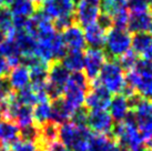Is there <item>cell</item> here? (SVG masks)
Returning a JSON list of instances; mask_svg holds the SVG:
<instances>
[{"label":"cell","instance_id":"cell-11","mask_svg":"<svg viewBox=\"0 0 152 151\" xmlns=\"http://www.w3.org/2000/svg\"><path fill=\"white\" fill-rule=\"evenodd\" d=\"M60 36L62 38L64 46L67 47L69 51H83L87 46L83 30L81 28V26L76 22L69 26L64 31H61Z\"/></svg>","mask_w":152,"mask_h":151},{"label":"cell","instance_id":"cell-19","mask_svg":"<svg viewBox=\"0 0 152 151\" xmlns=\"http://www.w3.org/2000/svg\"><path fill=\"white\" fill-rule=\"evenodd\" d=\"M108 108H109L110 116L115 122L122 121L128 111L130 110L127 97L123 96L122 93H118L113 98H111V101H110V105Z\"/></svg>","mask_w":152,"mask_h":151},{"label":"cell","instance_id":"cell-29","mask_svg":"<svg viewBox=\"0 0 152 151\" xmlns=\"http://www.w3.org/2000/svg\"><path fill=\"white\" fill-rule=\"evenodd\" d=\"M138 60H139V56L137 55L135 52H133L131 49L128 52H126L124 55H122L121 57H119L117 59V61L119 62L120 67L122 68L124 72L133 69L134 66L137 65V62H138Z\"/></svg>","mask_w":152,"mask_h":151},{"label":"cell","instance_id":"cell-20","mask_svg":"<svg viewBox=\"0 0 152 151\" xmlns=\"http://www.w3.org/2000/svg\"><path fill=\"white\" fill-rule=\"evenodd\" d=\"M20 139V128L12 121L0 120V142L11 147V144Z\"/></svg>","mask_w":152,"mask_h":151},{"label":"cell","instance_id":"cell-4","mask_svg":"<svg viewBox=\"0 0 152 151\" xmlns=\"http://www.w3.org/2000/svg\"><path fill=\"white\" fill-rule=\"evenodd\" d=\"M69 71L61 61H52L48 65L46 92L50 100H55L64 95V89L69 79Z\"/></svg>","mask_w":152,"mask_h":151},{"label":"cell","instance_id":"cell-9","mask_svg":"<svg viewBox=\"0 0 152 151\" xmlns=\"http://www.w3.org/2000/svg\"><path fill=\"white\" fill-rule=\"evenodd\" d=\"M87 127L94 133L110 136L113 119L107 110H90L87 117Z\"/></svg>","mask_w":152,"mask_h":151},{"label":"cell","instance_id":"cell-44","mask_svg":"<svg viewBox=\"0 0 152 151\" xmlns=\"http://www.w3.org/2000/svg\"><path fill=\"white\" fill-rule=\"evenodd\" d=\"M34 1H36V2H37V4H38V2H39V0H34ZM38 6H39V4H38Z\"/></svg>","mask_w":152,"mask_h":151},{"label":"cell","instance_id":"cell-36","mask_svg":"<svg viewBox=\"0 0 152 151\" xmlns=\"http://www.w3.org/2000/svg\"><path fill=\"white\" fill-rule=\"evenodd\" d=\"M41 151H68V149L60 141L56 140L53 142L49 143L48 146H46Z\"/></svg>","mask_w":152,"mask_h":151},{"label":"cell","instance_id":"cell-16","mask_svg":"<svg viewBox=\"0 0 152 151\" xmlns=\"http://www.w3.org/2000/svg\"><path fill=\"white\" fill-rule=\"evenodd\" d=\"M8 80L13 90L19 91L27 87L30 82V72L28 67H26L25 65H18L16 67L11 68V70L9 71Z\"/></svg>","mask_w":152,"mask_h":151},{"label":"cell","instance_id":"cell-13","mask_svg":"<svg viewBox=\"0 0 152 151\" xmlns=\"http://www.w3.org/2000/svg\"><path fill=\"white\" fill-rule=\"evenodd\" d=\"M152 26V11H142V12H130L128 21L127 30L129 32H142L149 31Z\"/></svg>","mask_w":152,"mask_h":151},{"label":"cell","instance_id":"cell-42","mask_svg":"<svg viewBox=\"0 0 152 151\" xmlns=\"http://www.w3.org/2000/svg\"><path fill=\"white\" fill-rule=\"evenodd\" d=\"M149 6H150V10L152 11V0H149Z\"/></svg>","mask_w":152,"mask_h":151},{"label":"cell","instance_id":"cell-7","mask_svg":"<svg viewBox=\"0 0 152 151\" xmlns=\"http://www.w3.org/2000/svg\"><path fill=\"white\" fill-rule=\"evenodd\" d=\"M137 127L143 140L152 137V101L143 98L134 109Z\"/></svg>","mask_w":152,"mask_h":151},{"label":"cell","instance_id":"cell-31","mask_svg":"<svg viewBox=\"0 0 152 151\" xmlns=\"http://www.w3.org/2000/svg\"><path fill=\"white\" fill-rule=\"evenodd\" d=\"M129 16H130V11L128 10V8L119 10L118 12H115L112 16L113 27H115V28H121V29H127Z\"/></svg>","mask_w":152,"mask_h":151},{"label":"cell","instance_id":"cell-25","mask_svg":"<svg viewBox=\"0 0 152 151\" xmlns=\"http://www.w3.org/2000/svg\"><path fill=\"white\" fill-rule=\"evenodd\" d=\"M12 122H15L19 128H25L27 126L32 125L34 123L32 107L25 105L19 106L16 113H15V116H13Z\"/></svg>","mask_w":152,"mask_h":151},{"label":"cell","instance_id":"cell-40","mask_svg":"<svg viewBox=\"0 0 152 151\" xmlns=\"http://www.w3.org/2000/svg\"><path fill=\"white\" fill-rule=\"evenodd\" d=\"M137 151H152V149H150L149 147H143L142 146V147H140Z\"/></svg>","mask_w":152,"mask_h":151},{"label":"cell","instance_id":"cell-3","mask_svg":"<svg viewBox=\"0 0 152 151\" xmlns=\"http://www.w3.org/2000/svg\"><path fill=\"white\" fill-rule=\"evenodd\" d=\"M104 54L110 59L117 60L131 49V34L127 29L112 27L108 30L104 43Z\"/></svg>","mask_w":152,"mask_h":151},{"label":"cell","instance_id":"cell-38","mask_svg":"<svg viewBox=\"0 0 152 151\" xmlns=\"http://www.w3.org/2000/svg\"><path fill=\"white\" fill-rule=\"evenodd\" d=\"M143 59L144 60H147L148 62H150L152 65V45L150 47H149L147 50L143 52Z\"/></svg>","mask_w":152,"mask_h":151},{"label":"cell","instance_id":"cell-12","mask_svg":"<svg viewBox=\"0 0 152 151\" xmlns=\"http://www.w3.org/2000/svg\"><path fill=\"white\" fill-rule=\"evenodd\" d=\"M108 30H106L98 22L85 27V40L86 45H88L92 49H103L106 43V37Z\"/></svg>","mask_w":152,"mask_h":151},{"label":"cell","instance_id":"cell-17","mask_svg":"<svg viewBox=\"0 0 152 151\" xmlns=\"http://www.w3.org/2000/svg\"><path fill=\"white\" fill-rule=\"evenodd\" d=\"M8 8L12 17L28 19L38 10L39 6L34 0H11Z\"/></svg>","mask_w":152,"mask_h":151},{"label":"cell","instance_id":"cell-8","mask_svg":"<svg viewBox=\"0 0 152 151\" xmlns=\"http://www.w3.org/2000/svg\"><path fill=\"white\" fill-rule=\"evenodd\" d=\"M100 13V4L92 2L89 0H78L75 11V20L79 26L87 27L91 23L97 22Z\"/></svg>","mask_w":152,"mask_h":151},{"label":"cell","instance_id":"cell-21","mask_svg":"<svg viewBox=\"0 0 152 151\" xmlns=\"http://www.w3.org/2000/svg\"><path fill=\"white\" fill-rule=\"evenodd\" d=\"M61 63L66 67L68 71H82L85 66V54L83 51H69L61 59Z\"/></svg>","mask_w":152,"mask_h":151},{"label":"cell","instance_id":"cell-6","mask_svg":"<svg viewBox=\"0 0 152 151\" xmlns=\"http://www.w3.org/2000/svg\"><path fill=\"white\" fill-rule=\"evenodd\" d=\"M111 92L108 91L98 80L90 82V88L86 95V108L90 110H107L111 101Z\"/></svg>","mask_w":152,"mask_h":151},{"label":"cell","instance_id":"cell-2","mask_svg":"<svg viewBox=\"0 0 152 151\" xmlns=\"http://www.w3.org/2000/svg\"><path fill=\"white\" fill-rule=\"evenodd\" d=\"M98 82L102 84L111 93H122L127 84L126 73L117 60L109 59L102 66L98 76Z\"/></svg>","mask_w":152,"mask_h":151},{"label":"cell","instance_id":"cell-24","mask_svg":"<svg viewBox=\"0 0 152 151\" xmlns=\"http://www.w3.org/2000/svg\"><path fill=\"white\" fill-rule=\"evenodd\" d=\"M34 112V122H36V126H42L45 123L51 120V103L50 100L41 101L38 102L34 109H32Z\"/></svg>","mask_w":152,"mask_h":151},{"label":"cell","instance_id":"cell-35","mask_svg":"<svg viewBox=\"0 0 152 151\" xmlns=\"http://www.w3.org/2000/svg\"><path fill=\"white\" fill-rule=\"evenodd\" d=\"M10 151H38V148L36 146V143L22 141L19 139L13 144H11Z\"/></svg>","mask_w":152,"mask_h":151},{"label":"cell","instance_id":"cell-43","mask_svg":"<svg viewBox=\"0 0 152 151\" xmlns=\"http://www.w3.org/2000/svg\"><path fill=\"white\" fill-rule=\"evenodd\" d=\"M4 1L6 0H0V6H4Z\"/></svg>","mask_w":152,"mask_h":151},{"label":"cell","instance_id":"cell-23","mask_svg":"<svg viewBox=\"0 0 152 151\" xmlns=\"http://www.w3.org/2000/svg\"><path fill=\"white\" fill-rule=\"evenodd\" d=\"M114 144L115 141L109 136L102 133H92L89 140L87 151H110Z\"/></svg>","mask_w":152,"mask_h":151},{"label":"cell","instance_id":"cell-39","mask_svg":"<svg viewBox=\"0 0 152 151\" xmlns=\"http://www.w3.org/2000/svg\"><path fill=\"white\" fill-rule=\"evenodd\" d=\"M110 151H126V150H123L122 148L120 147V146H119L118 143L115 142V144H114L113 147H112L111 149H110Z\"/></svg>","mask_w":152,"mask_h":151},{"label":"cell","instance_id":"cell-26","mask_svg":"<svg viewBox=\"0 0 152 151\" xmlns=\"http://www.w3.org/2000/svg\"><path fill=\"white\" fill-rule=\"evenodd\" d=\"M0 31L6 37H11L16 31L12 25V15L6 6H0Z\"/></svg>","mask_w":152,"mask_h":151},{"label":"cell","instance_id":"cell-15","mask_svg":"<svg viewBox=\"0 0 152 151\" xmlns=\"http://www.w3.org/2000/svg\"><path fill=\"white\" fill-rule=\"evenodd\" d=\"M0 55L7 59L10 68H13L21 63V55L13 36L6 37L0 41Z\"/></svg>","mask_w":152,"mask_h":151},{"label":"cell","instance_id":"cell-1","mask_svg":"<svg viewBox=\"0 0 152 151\" xmlns=\"http://www.w3.org/2000/svg\"><path fill=\"white\" fill-rule=\"evenodd\" d=\"M126 81L135 92L152 101V65L139 59L133 69L127 71Z\"/></svg>","mask_w":152,"mask_h":151},{"label":"cell","instance_id":"cell-37","mask_svg":"<svg viewBox=\"0 0 152 151\" xmlns=\"http://www.w3.org/2000/svg\"><path fill=\"white\" fill-rule=\"evenodd\" d=\"M10 66H9L7 59L4 58V56L0 55V77H4V76H7L10 71Z\"/></svg>","mask_w":152,"mask_h":151},{"label":"cell","instance_id":"cell-34","mask_svg":"<svg viewBox=\"0 0 152 151\" xmlns=\"http://www.w3.org/2000/svg\"><path fill=\"white\" fill-rule=\"evenodd\" d=\"M88 109L86 107H81L77 109L71 117V121L77 126H87V117H88Z\"/></svg>","mask_w":152,"mask_h":151},{"label":"cell","instance_id":"cell-18","mask_svg":"<svg viewBox=\"0 0 152 151\" xmlns=\"http://www.w3.org/2000/svg\"><path fill=\"white\" fill-rule=\"evenodd\" d=\"M72 114H73V111L68 107L62 97L52 100L51 102V121H53L57 125H62L64 122L71 120Z\"/></svg>","mask_w":152,"mask_h":151},{"label":"cell","instance_id":"cell-41","mask_svg":"<svg viewBox=\"0 0 152 151\" xmlns=\"http://www.w3.org/2000/svg\"><path fill=\"white\" fill-rule=\"evenodd\" d=\"M147 147H149L150 149H152V137L148 139V142H147Z\"/></svg>","mask_w":152,"mask_h":151},{"label":"cell","instance_id":"cell-10","mask_svg":"<svg viewBox=\"0 0 152 151\" xmlns=\"http://www.w3.org/2000/svg\"><path fill=\"white\" fill-rule=\"evenodd\" d=\"M107 61V56L102 49L89 48L85 52V75L91 82L96 80L99 76L102 66Z\"/></svg>","mask_w":152,"mask_h":151},{"label":"cell","instance_id":"cell-27","mask_svg":"<svg viewBox=\"0 0 152 151\" xmlns=\"http://www.w3.org/2000/svg\"><path fill=\"white\" fill-rule=\"evenodd\" d=\"M16 98L17 100L25 106H36L38 103V97L37 93L34 92V90L31 88V86H27L23 89L19 90L18 93H16Z\"/></svg>","mask_w":152,"mask_h":151},{"label":"cell","instance_id":"cell-22","mask_svg":"<svg viewBox=\"0 0 152 151\" xmlns=\"http://www.w3.org/2000/svg\"><path fill=\"white\" fill-rule=\"evenodd\" d=\"M152 45V34L149 31L135 32L131 36V50L138 56L143 55V52Z\"/></svg>","mask_w":152,"mask_h":151},{"label":"cell","instance_id":"cell-33","mask_svg":"<svg viewBox=\"0 0 152 151\" xmlns=\"http://www.w3.org/2000/svg\"><path fill=\"white\" fill-rule=\"evenodd\" d=\"M127 8L130 12H142L150 10L149 0H128Z\"/></svg>","mask_w":152,"mask_h":151},{"label":"cell","instance_id":"cell-14","mask_svg":"<svg viewBox=\"0 0 152 151\" xmlns=\"http://www.w3.org/2000/svg\"><path fill=\"white\" fill-rule=\"evenodd\" d=\"M13 38L17 43L18 49L20 51L21 59L36 56V49H37L38 41L32 36L28 34L23 30H16Z\"/></svg>","mask_w":152,"mask_h":151},{"label":"cell","instance_id":"cell-28","mask_svg":"<svg viewBox=\"0 0 152 151\" xmlns=\"http://www.w3.org/2000/svg\"><path fill=\"white\" fill-rule=\"evenodd\" d=\"M128 0H101L100 8L103 13L110 15L111 17L121 9L127 8Z\"/></svg>","mask_w":152,"mask_h":151},{"label":"cell","instance_id":"cell-5","mask_svg":"<svg viewBox=\"0 0 152 151\" xmlns=\"http://www.w3.org/2000/svg\"><path fill=\"white\" fill-rule=\"evenodd\" d=\"M39 10L53 21L60 18L75 17L76 0H42L39 4Z\"/></svg>","mask_w":152,"mask_h":151},{"label":"cell","instance_id":"cell-30","mask_svg":"<svg viewBox=\"0 0 152 151\" xmlns=\"http://www.w3.org/2000/svg\"><path fill=\"white\" fill-rule=\"evenodd\" d=\"M39 138V127L34 123L20 129V140L36 143Z\"/></svg>","mask_w":152,"mask_h":151},{"label":"cell","instance_id":"cell-32","mask_svg":"<svg viewBox=\"0 0 152 151\" xmlns=\"http://www.w3.org/2000/svg\"><path fill=\"white\" fill-rule=\"evenodd\" d=\"M13 89L11 84L9 82L8 77L4 76L0 77V103L6 102V101L10 99L13 95Z\"/></svg>","mask_w":152,"mask_h":151}]
</instances>
